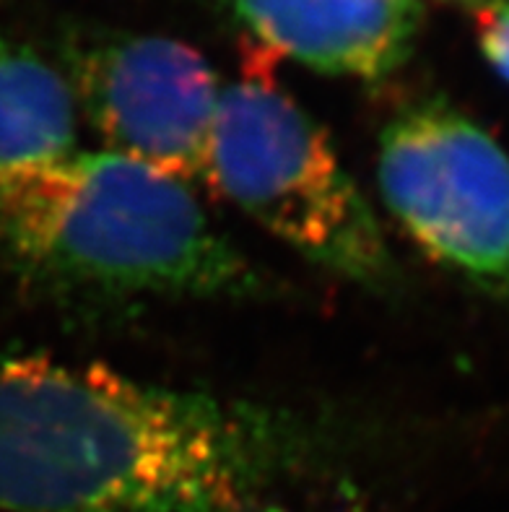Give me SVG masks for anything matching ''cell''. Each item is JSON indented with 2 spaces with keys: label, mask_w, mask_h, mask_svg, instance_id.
<instances>
[{
  "label": "cell",
  "mask_w": 509,
  "mask_h": 512,
  "mask_svg": "<svg viewBox=\"0 0 509 512\" xmlns=\"http://www.w3.org/2000/svg\"><path fill=\"white\" fill-rule=\"evenodd\" d=\"M328 468L323 427L284 406L0 359L6 512H299Z\"/></svg>",
  "instance_id": "6da1fadb"
},
{
  "label": "cell",
  "mask_w": 509,
  "mask_h": 512,
  "mask_svg": "<svg viewBox=\"0 0 509 512\" xmlns=\"http://www.w3.org/2000/svg\"><path fill=\"white\" fill-rule=\"evenodd\" d=\"M478 50L509 84V0H491L476 13Z\"/></svg>",
  "instance_id": "ba28073f"
},
{
  "label": "cell",
  "mask_w": 509,
  "mask_h": 512,
  "mask_svg": "<svg viewBox=\"0 0 509 512\" xmlns=\"http://www.w3.org/2000/svg\"><path fill=\"white\" fill-rule=\"evenodd\" d=\"M71 89L107 151L203 180L221 86L198 50L149 34L97 39L73 52Z\"/></svg>",
  "instance_id": "5b68a950"
},
{
  "label": "cell",
  "mask_w": 509,
  "mask_h": 512,
  "mask_svg": "<svg viewBox=\"0 0 509 512\" xmlns=\"http://www.w3.org/2000/svg\"><path fill=\"white\" fill-rule=\"evenodd\" d=\"M0 245L34 276L97 292L239 297L258 286L185 182L112 151L0 185Z\"/></svg>",
  "instance_id": "7a4b0ae2"
},
{
  "label": "cell",
  "mask_w": 509,
  "mask_h": 512,
  "mask_svg": "<svg viewBox=\"0 0 509 512\" xmlns=\"http://www.w3.org/2000/svg\"><path fill=\"white\" fill-rule=\"evenodd\" d=\"M452 3H471V6H486L491 0H452Z\"/></svg>",
  "instance_id": "9c48e42d"
},
{
  "label": "cell",
  "mask_w": 509,
  "mask_h": 512,
  "mask_svg": "<svg viewBox=\"0 0 509 512\" xmlns=\"http://www.w3.org/2000/svg\"><path fill=\"white\" fill-rule=\"evenodd\" d=\"M71 81L39 52L0 32V185L73 154Z\"/></svg>",
  "instance_id": "52a82bcc"
},
{
  "label": "cell",
  "mask_w": 509,
  "mask_h": 512,
  "mask_svg": "<svg viewBox=\"0 0 509 512\" xmlns=\"http://www.w3.org/2000/svg\"><path fill=\"white\" fill-rule=\"evenodd\" d=\"M203 180L255 224L343 279L382 289L393 255L325 130L265 81L221 89Z\"/></svg>",
  "instance_id": "3957f363"
},
{
  "label": "cell",
  "mask_w": 509,
  "mask_h": 512,
  "mask_svg": "<svg viewBox=\"0 0 509 512\" xmlns=\"http://www.w3.org/2000/svg\"><path fill=\"white\" fill-rule=\"evenodd\" d=\"M268 50L312 71L377 81L411 58L419 0H226Z\"/></svg>",
  "instance_id": "8992f818"
},
{
  "label": "cell",
  "mask_w": 509,
  "mask_h": 512,
  "mask_svg": "<svg viewBox=\"0 0 509 512\" xmlns=\"http://www.w3.org/2000/svg\"><path fill=\"white\" fill-rule=\"evenodd\" d=\"M377 185L434 263L509 305V154L489 130L442 99L411 104L382 130Z\"/></svg>",
  "instance_id": "277c9868"
}]
</instances>
